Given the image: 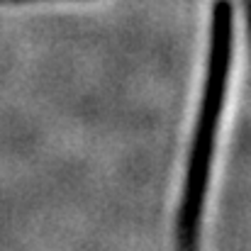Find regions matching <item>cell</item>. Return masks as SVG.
<instances>
[{
  "label": "cell",
  "mask_w": 251,
  "mask_h": 251,
  "mask_svg": "<svg viewBox=\"0 0 251 251\" xmlns=\"http://www.w3.org/2000/svg\"><path fill=\"white\" fill-rule=\"evenodd\" d=\"M0 2H34V0H0Z\"/></svg>",
  "instance_id": "obj_1"
}]
</instances>
